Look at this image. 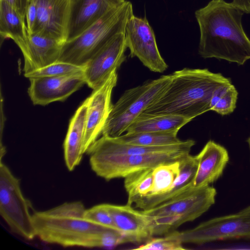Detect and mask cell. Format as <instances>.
Masks as SVG:
<instances>
[{"label":"cell","mask_w":250,"mask_h":250,"mask_svg":"<svg viewBox=\"0 0 250 250\" xmlns=\"http://www.w3.org/2000/svg\"><path fill=\"white\" fill-rule=\"evenodd\" d=\"M81 201L65 202L32 213L35 236L42 241L64 247L111 248L125 242L116 230L85 218Z\"/></svg>","instance_id":"1"},{"label":"cell","mask_w":250,"mask_h":250,"mask_svg":"<svg viewBox=\"0 0 250 250\" xmlns=\"http://www.w3.org/2000/svg\"><path fill=\"white\" fill-rule=\"evenodd\" d=\"M244 12L232 2L211 0L195 12L200 30L198 53L238 65L250 59V40L243 29Z\"/></svg>","instance_id":"2"},{"label":"cell","mask_w":250,"mask_h":250,"mask_svg":"<svg viewBox=\"0 0 250 250\" xmlns=\"http://www.w3.org/2000/svg\"><path fill=\"white\" fill-rule=\"evenodd\" d=\"M172 79L163 94L143 113L173 115L192 121L211 110L214 91L231 80L207 68H185L171 74Z\"/></svg>","instance_id":"3"},{"label":"cell","mask_w":250,"mask_h":250,"mask_svg":"<svg viewBox=\"0 0 250 250\" xmlns=\"http://www.w3.org/2000/svg\"><path fill=\"white\" fill-rule=\"evenodd\" d=\"M129 1L113 9L77 37L63 44L58 61L85 66L90 59L116 35L125 32L133 15Z\"/></svg>","instance_id":"4"},{"label":"cell","mask_w":250,"mask_h":250,"mask_svg":"<svg viewBox=\"0 0 250 250\" xmlns=\"http://www.w3.org/2000/svg\"><path fill=\"white\" fill-rule=\"evenodd\" d=\"M171 79V74L163 75L125 91L112 104L102 135L116 137L123 134L148 106L163 94Z\"/></svg>","instance_id":"5"},{"label":"cell","mask_w":250,"mask_h":250,"mask_svg":"<svg viewBox=\"0 0 250 250\" xmlns=\"http://www.w3.org/2000/svg\"><path fill=\"white\" fill-rule=\"evenodd\" d=\"M31 204L21 188L20 180L0 162V215L14 233L27 240L35 234L30 213Z\"/></svg>","instance_id":"6"},{"label":"cell","mask_w":250,"mask_h":250,"mask_svg":"<svg viewBox=\"0 0 250 250\" xmlns=\"http://www.w3.org/2000/svg\"><path fill=\"white\" fill-rule=\"evenodd\" d=\"M216 194V189L209 185L194 188L152 208L142 210L146 215L157 217L161 224L172 230L206 212L215 203Z\"/></svg>","instance_id":"7"},{"label":"cell","mask_w":250,"mask_h":250,"mask_svg":"<svg viewBox=\"0 0 250 250\" xmlns=\"http://www.w3.org/2000/svg\"><path fill=\"white\" fill-rule=\"evenodd\" d=\"M189 153L174 151L127 155L87 154L92 171L98 176L109 181L125 178L137 170L154 168L163 163L181 161Z\"/></svg>","instance_id":"8"},{"label":"cell","mask_w":250,"mask_h":250,"mask_svg":"<svg viewBox=\"0 0 250 250\" xmlns=\"http://www.w3.org/2000/svg\"><path fill=\"white\" fill-rule=\"evenodd\" d=\"M169 233L183 244L250 239V205L236 213L212 218L190 229Z\"/></svg>","instance_id":"9"},{"label":"cell","mask_w":250,"mask_h":250,"mask_svg":"<svg viewBox=\"0 0 250 250\" xmlns=\"http://www.w3.org/2000/svg\"><path fill=\"white\" fill-rule=\"evenodd\" d=\"M125 36L131 57H137L151 71L163 73L167 64L159 52L154 31L147 19L133 15L126 24Z\"/></svg>","instance_id":"10"},{"label":"cell","mask_w":250,"mask_h":250,"mask_svg":"<svg viewBox=\"0 0 250 250\" xmlns=\"http://www.w3.org/2000/svg\"><path fill=\"white\" fill-rule=\"evenodd\" d=\"M125 32L111 38L88 62L83 72L86 84L95 89L101 85L126 59Z\"/></svg>","instance_id":"11"},{"label":"cell","mask_w":250,"mask_h":250,"mask_svg":"<svg viewBox=\"0 0 250 250\" xmlns=\"http://www.w3.org/2000/svg\"><path fill=\"white\" fill-rule=\"evenodd\" d=\"M117 80V70H115L101 85L93 89L88 97V108L83 146L84 154L102 135L112 106L111 95Z\"/></svg>","instance_id":"12"},{"label":"cell","mask_w":250,"mask_h":250,"mask_svg":"<svg viewBox=\"0 0 250 250\" xmlns=\"http://www.w3.org/2000/svg\"><path fill=\"white\" fill-rule=\"evenodd\" d=\"M83 72L54 76L30 78L28 94L34 105H46L63 101L86 84Z\"/></svg>","instance_id":"13"},{"label":"cell","mask_w":250,"mask_h":250,"mask_svg":"<svg viewBox=\"0 0 250 250\" xmlns=\"http://www.w3.org/2000/svg\"><path fill=\"white\" fill-rule=\"evenodd\" d=\"M36 22L32 33L40 34L65 43L70 0H35Z\"/></svg>","instance_id":"14"},{"label":"cell","mask_w":250,"mask_h":250,"mask_svg":"<svg viewBox=\"0 0 250 250\" xmlns=\"http://www.w3.org/2000/svg\"><path fill=\"white\" fill-rule=\"evenodd\" d=\"M64 42L27 31L25 39L17 44L24 58V74L58 61Z\"/></svg>","instance_id":"15"},{"label":"cell","mask_w":250,"mask_h":250,"mask_svg":"<svg viewBox=\"0 0 250 250\" xmlns=\"http://www.w3.org/2000/svg\"><path fill=\"white\" fill-rule=\"evenodd\" d=\"M126 0H70L66 41L72 40Z\"/></svg>","instance_id":"16"},{"label":"cell","mask_w":250,"mask_h":250,"mask_svg":"<svg viewBox=\"0 0 250 250\" xmlns=\"http://www.w3.org/2000/svg\"><path fill=\"white\" fill-rule=\"evenodd\" d=\"M117 231L130 243L146 242L153 237L150 217L131 205L105 204Z\"/></svg>","instance_id":"17"},{"label":"cell","mask_w":250,"mask_h":250,"mask_svg":"<svg viewBox=\"0 0 250 250\" xmlns=\"http://www.w3.org/2000/svg\"><path fill=\"white\" fill-rule=\"evenodd\" d=\"M195 142L193 140L167 146H143L121 142L115 137L103 136L88 148L86 153L109 155H140L174 151H190Z\"/></svg>","instance_id":"18"},{"label":"cell","mask_w":250,"mask_h":250,"mask_svg":"<svg viewBox=\"0 0 250 250\" xmlns=\"http://www.w3.org/2000/svg\"><path fill=\"white\" fill-rule=\"evenodd\" d=\"M196 156L198 165L193 182L194 188L208 186L218 180L229 161L227 150L212 140Z\"/></svg>","instance_id":"19"},{"label":"cell","mask_w":250,"mask_h":250,"mask_svg":"<svg viewBox=\"0 0 250 250\" xmlns=\"http://www.w3.org/2000/svg\"><path fill=\"white\" fill-rule=\"evenodd\" d=\"M198 165L196 156L188 154L180 161V173L168 192L160 195L137 198L132 206L135 208L146 210L191 190L194 188L193 182Z\"/></svg>","instance_id":"20"},{"label":"cell","mask_w":250,"mask_h":250,"mask_svg":"<svg viewBox=\"0 0 250 250\" xmlns=\"http://www.w3.org/2000/svg\"><path fill=\"white\" fill-rule=\"evenodd\" d=\"M88 108V98L78 107L72 117L64 141V159L69 171L73 170L82 161Z\"/></svg>","instance_id":"21"},{"label":"cell","mask_w":250,"mask_h":250,"mask_svg":"<svg viewBox=\"0 0 250 250\" xmlns=\"http://www.w3.org/2000/svg\"><path fill=\"white\" fill-rule=\"evenodd\" d=\"M191 121L173 115H148L142 113L129 126L126 133L178 132Z\"/></svg>","instance_id":"22"},{"label":"cell","mask_w":250,"mask_h":250,"mask_svg":"<svg viewBox=\"0 0 250 250\" xmlns=\"http://www.w3.org/2000/svg\"><path fill=\"white\" fill-rule=\"evenodd\" d=\"M28 30L17 9L4 0H0V34L1 39H11L18 44L23 41Z\"/></svg>","instance_id":"23"},{"label":"cell","mask_w":250,"mask_h":250,"mask_svg":"<svg viewBox=\"0 0 250 250\" xmlns=\"http://www.w3.org/2000/svg\"><path fill=\"white\" fill-rule=\"evenodd\" d=\"M178 132H141L126 133L115 137L118 141L126 144L143 146H162L181 142L177 137Z\"/></svg>","instance_id":"24"},{"label":"cell","mask_w":250,"mask_h":250,"mask_svg":"<svg viewBox=\"0 0 250 250\" xmlns=\"http://www.w3.org/2000/svg\"><path fill=\"white\" fill-rule=\"evenodd\" d=\"M180 171V161L163 163L154 167L152 188L150 193L145 197L160 195L168 192Z\"/></svg>","instance_id":"25"},{"label":"cell","mask_w":250,"mask_h":250,"mask_svg":"<svg viewBox=\"0 0 250 250\" xmlns=\"http://www.w3.org/2000/svg\"><path fill=\"white\" fill-rule=\"evenodd\" d=\"M153 169L148 168L137 170L124 178V187L128 195L127 204L132 205L136 199L150 193L153 186Z\"/></svg>","instance_id":"26"},{"label":"cell","mask_w":250,"mask_h":250,"mask_svg":"<svg viewBox=\"0 0 250 250\" xmlns=\"http://www.w3.org/2000/svg\"><path fill=\"white\" fill-rule=\"evenodd\" d=\"M238 95V91L231 83L219 87L212 96L211 110L223 116L231 113L236 108Z\"/></svg>","instance_id":"27"},{"label":"cell","mask_w":250,"mask_h":250,"mask_svg":"<svg viewBox=\"0 0 250 250\" xmlns=\"http://www.w3.org/2000/svg\"><path fill=\"white\" fill-rule=\"evenodd\" d=\"M85 66H81L70 63L57 61L48 65L24 74L26 78L54 77L83 72Z\"/></svg>","instance_id":"28"},{"label":"cell","mask_w":250,"mask_h":250,"mask_svg":"<svg viewBox=\"0 0 250 250\" xmlns=\"http://www.w3.org/2000/svg\"><path fill=\"white\" fill-rule=\"evenodd\" d=\"M138 250H184L182 242L168 233L164 237L151 238L135 249Z\"/></svg>","instance_id":"29"},{"label":"cell","mask_w":250,"mask_h":250,"mask_svg":"<svg viewBox=\"0 0 250 250\" xmlns=\"http://www.w3.org/2000/svg\"><path fill=\"white\" fill-rule=\"evenodd\" d=\"M84 216L87 219L97 224L117 230L111 215L105 206V204H99L90 208H86Z\"/></svg>","instance_id":"30"},{"label":"cell","mask_w":250,"mask_h":250,"mask_svg":"<svg viewBox=\"0 0 250 250\" xmlns=\"http://www.w3.org/2000/svg\"><path fill=\"white\" fill-rule=\"evenodd\" d=\"M37 17V8L35 0H28L26 12L27 27L29 33H32L35 26Z\"/></svg>","instance_id":"31"},{"label":"cell","mask_w":250,"mask_h":250,"mask_svg":"<svg viewBox=\"0 0 250 250\" xmlns=\"http://www.w3.org/2000/svg\"><path fill=\"white\" fill-rule=\"evenodd\" d=\"M28 1V0H16V9L21 17L24 20Z\"/></svg>","instance_id":"32"},{"label":"cell","mask_w":250,"mask_h":250,"mask_svg":"<svg viewBox=\"0 0 250 250\" xmlns=\"http://www.w3.org/2000/svg\"><path fill=\"white\" fill-rule=\"evenodd\" d=\"M16 9V0H4Z\"/></svg>","instance_id":"33"},{"label":"cell","mask_w":250,"mask_h":250,"mask_svg":"<svg viewBox=\"0 0 250 250\" xmlns=\"http://www.w3.org/2000/svg\"><path fill=\"white\" fill-rule=\"evenodd\" d=\"M247 142L248 143V145H249V148H250V136L249 137V138L247 140Z\"/></svg>","instance_id":"34"}]
</instances>
